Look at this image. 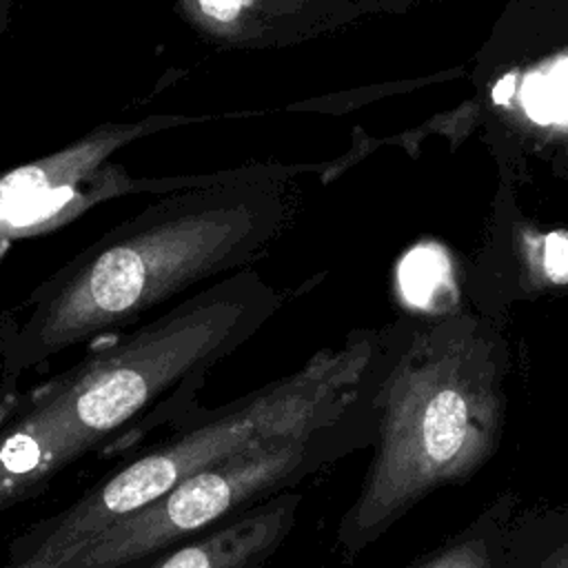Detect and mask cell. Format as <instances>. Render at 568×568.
<instances>
[{"label": "cell", "instance_id": "1", "mask_svg": "<svg viewBox=\"0 0 568 568\" xmlns=\"http://www.w3.org/2000/svg\"><path fill=\"white\" fill-rule=\"evenodd\" d=\"M300 169H226L220 180L182 189L111 226L31 291L0 355L2 379L16 382L204 280L257 262L284 233V180Z\"/></svg>", "mask_w": 568, "mask_h": 568}, {"label": "cell", "instance_id": "2", "mask_svg": "<svg viewBox=\"0 0 568 568\" xmlns=\"http://www.w3.org/2000/svg\"><path fill=\"white\" fill-rule=\"evenodd\" d=\"M506 373L508 348L488 320L450 311L408 322L382 384L371 464L335 530L346 557L486 466L504 435Z\"/></svg>", "mask_w": 568, "mask_h": 568}, {"label": "cell", "instance_id": "3", "mask_svg": "<svg viewBox=\"0 0 568 568\" xmlns=\"http://www.w3.org/2000/svg\"><path fill=\"white\" fill-rule=\"evenodd\" d=\"M255 271L231 273L151 322L93 346L22 408L44 450L62 466L135 426L151 410L180 408L209 371L246 344L280 308Z\"/></svg>", "mask_w": 568, "mask_h": 568}, {"label": "cell", "instance_id": "4", "mask_svg": "<svg viewBox=\"0 0 568 568\" xmlns=\"http://www.w3.org/2000/svg\"><path fill=\"white\" fill-rule=\"evenodd\" d=\"M406 326L408 322L382 331H351L339 346L317 351L293 373L206 410L202 422L178 430L164 444L93 484L53 517L33 524L11 544L9 557L69 550L160 499L206 466L260 442L335 422L377 402Z\"/></svg>", "mask_w": 568, "mask_h": 568}, {"label": "cell", "instance_id": "5", "mask_svg": "<svg viewBox=\"0 0 568 568\" xmlns=\"http://www.w3.org/2000/svg\"><path fill=\"white\" fill-rule=\"evenodd\" d=\"M377 422L379 399L335 422L260 442L206 466L87 539L67 568H138L153 555L373 446Z\"/></svg>", "mask_w": 568, "mask_h": 568}, {"label": "cell", "instance_id": "6", "mask_svg": "<svg viewBox=\"0 0 568 568\" xmlns=\"http://www.w3.org/2000/svg\"><path fill=\"white\" fill-rule=\"evenodd\" d=\"M388 0H173L175 16L222 51L288 49L344 29Z\"/></svg>", "mask_w": 568, "mask_h": 568}, {"label": "cell", "instance_id": "7", "mask_svg": "<svg viewBox=\"0 0 568 568\" xmlns=\"http://www.w3.org/2000/svg\"><path fill=\"white\" fill-rule=\"evenodd\" d=\"M300 508L302 495L277 493L153 555L140 568H264L293 532Z\"/></svg>", "mask_w": 568, "mask_h": 568}, {"label": "cell", "instance_id": "8", "mask_svg": "<svg viewBox=\"0 0 568 568\" xmlns=\"http://www.w3.org/2000/svg\"><path fill=\"white\" fill-rule=\"evenodd\" d=\"M517 515L519 497L513 490H504L462 530L406 568H501Z\"/></svg>", "mask_w": 568, "mask_h": 568}, {"label": "cell", "instance_id": "9", "mask_svg": "<svg viewBox=\"0 0 568 568\" xmlns=\"http://www.w3.org/2000/svg\"><path fill=\"white\" fill-rule=\"evenodd\" d=\"M501 568H568V504L519 513Z\"/></svg>", "mask_w": 568, "mask_h": 568}, {"label": "cell", "instance_id": "10", "mask_svg": "<svg viewBox=\"0 0 568 568\" xmlns=\"http://www.w3.org/2000/svg\"><path fill=\"white\" fill-rule=\"evenodd\" d=\"M82 550L80 546H73L69 550H33L24 557H13L9 559L7 566L2 568H67V564Z\"/></svg>", "mask_w": 568, "mask_h": 568}, {"label": "cell", "instance_id": "11", "mask_svg": "<svg viewBox=\"0 0 568 568\" xmlns=\"http://www.w3.org/2000/svg\"><path fill=\"white\" fill-rule=\"evenodd\" d=\"M16 324H18V320H16L13 315L0 313V355H2V351H4L7 339L11 337V333H13V328H16Z\"/></svg>", "mask_w": 568, "mask_h": 568}, {"label": "cell", "instance_id": "12", "mask_svg": "<svg viewBox=\"0 0 568 568\" xmlns=\"http://www.w3.org/2000/svg\"><path fill=\"white\" fill-rule=\"evenodd\" d=\"M9 20H11V7L4 0H0V38L4 36V31L9 27Z\"/></svg>", "mask_w": 568, "mask_h": 568}, {"label": "cell", "instance_id": "13", "mask_svg": "<svg viewBox=\"0 0 568 568\" xmlns=\"http://www.w3.org/2000/svg\"><path fill=\"white\" fill-rule=\"evenodd\" d=\"M388 2H393V4L402 7V4H408V2H413V0H388ZM424 2H426V0H424Z\"/></svg>", "mask_w": 568, "mask_h": 568}, {"label": "cell", "instance_id": "14", "mask_svg": "<svg viewBox=\"0 0 568 568\" xmlns=\"http://www.w3.org/2000/svg\"><path fill=\"white\" fill-rule=\"evenodd\" d=\"M4 2H7L9 7H13V4H16V2H20V0H4Z\"/></svg>", "mask_w": 568, "mask_h": 568}]
</instances>
